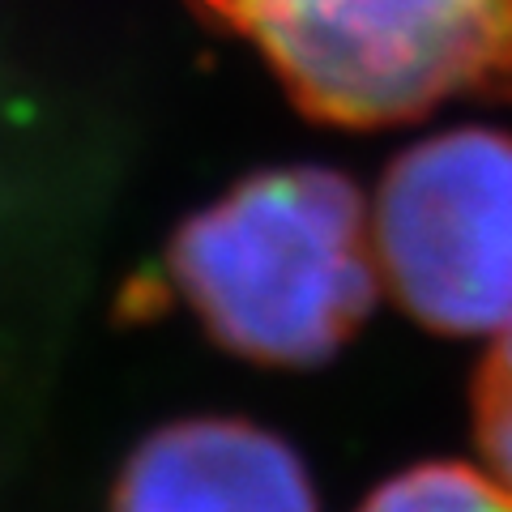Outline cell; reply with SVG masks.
I'll use <instances>...</instances> for the list:
<instances>
[{
    "label": "cell",
    "instance_id": "obj_1",
    "mask_svg": "<svg viewBox=\"0 0 512 512\" xmlns=\"http://www.w3.org/2000/svg\"><path fill=\"white\" fill-rule=\"evenodd\" d=\"M167 274L210 342L261 367H320L380 295L372 205L333 167H265L188 214Z\"/></svg>",
    "mask_w": 512,
    "mask_h": 512
},
{
    "label": "cell",
    "instance_id": "obj_2",
    "mask_svg": "<svg viewBox=\"0 0 512 512\" xmlns=\"http://www.w3.org/2000/svg\"><path fill=\"white\" fill-rule=\"evenodd\" d=\"M248 43L308 120L393 128L440 103H512V0H188Z\"/></svg>",
    "mask_w": 512,
    "mask_h": 512
},
{
    "label": "cell",
    "instance_id": "obj_3",
    "mask_svg": "<svg viewBox=\"0 0 512 512\" xmlns=\"http://www.w3.org/2000/svg\"><path fill=\"white\" fill-rule=\"evenodd\" d=\"M384 291L444 338L512 325V133L444 128L384 167L372 201Z\"/></svg>",
    "mask_w": 512,
    "mask_h": 512
},
{
    "label": "cell",
    "instance_id": "obj_4",
    "mask_svg": "<svg viewBox=\"0 0 512 512\" xmlns=\"http://www.w3.org/2000/svg\"><path fill=\"white\" fill-rule=\"evenodd\" d=\"M111 512H320L303 457L248 419L205 414L146 436L124 461Z\"/></svg>",
    "mask_w": 512,
    "mask_h": 512
},
{
    "label": "cell",
    "instance_id": "obj_5",
    "mask_svg": "<svg viewBox=\"0 0 512 512\" xmlns=\"http://www.w3.org/2000/svg\"><path fill=\"white\" fill-rule=\"evenodd\" d=\"M355 512H512V487L470 461H423L384 478Z\"/></svg>",
    "mask_w": 512,
    "mask_h": 512
},
{
    "label": "cell",
    "instance_id": "obj_6",
    "mask_svg": "<svg viewBox=\"0 0 512 512\" xmlns=\"http://www.w3.org/2000/svg\"><path fill=\"white\" fill-rule=\"evenodd\" d=\"M470 410L483 466L512 487V325L495 333L483 359H478Z\"/></svg>",
    "mask_w": 512,
    "mask_h": 512
}]
</instances>
